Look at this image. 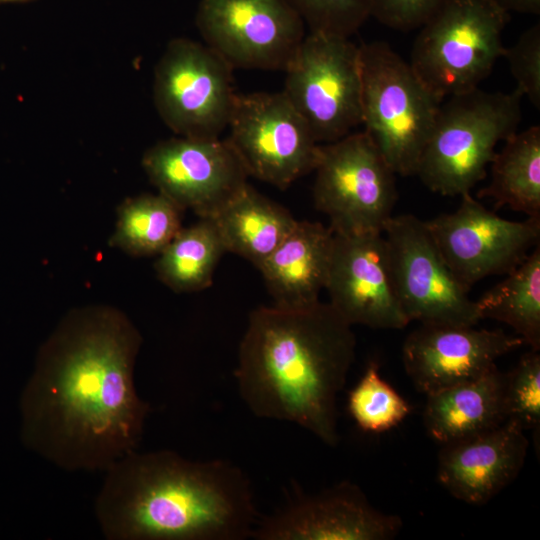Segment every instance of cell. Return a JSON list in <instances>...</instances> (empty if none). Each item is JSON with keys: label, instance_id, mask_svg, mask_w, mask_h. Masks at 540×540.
<instances>
[{"label": "cell", "instance_id": "obj_1", "mask_svg": "<svg viewBox=\"0 0 540 540\" xmlns=\"http://www.w3.org/2000/svg\"><path fill=\"white\" fill-rule=\"evenodd\" d=\"M142 336L116 307L68 311L43 342L24 398L29 445L66 471L105 472L138 450L150 405L135 388Z\"/></svg>", "mask_w": 540, "mask_h": 540}, {"label": "cell", "instance_id": "obj_2", "mask_svg": "<svg viewBox=\"0 0 540 540\" xmlns=\"http://www.w3.org/2000/svg\"><path fill=\"white\" fill-rule=\"evenodd\" d=\"M352 325L321 301L298 309L261 306L249 316L234 377L257 417L339 442L337 396L355 359Z\"/></svg>", "mask_w": 540, "mask_h": 540}, {"label": "cell", "instance_id": "obj_3", "mask_svg": "<svg viewBox=\"0 0 540 540\" xmlns=\"http://www.w3.org/2000/svg\"><path fill=\"white\" fill-rule=\"evenodd\" d=\"M95 516L109 540H243L260 517L239 466L171 450H135L108 468Z\"/></svg>", "mask_w": 540, "mask_h": 540}, {"label": "cell", "instance_id": "obj_4", "mask_svg": "<svg viewBox=\"0 0 540 540\" xmlns=\"http://www.w3.org/2000/svg\"><path fill=\"white\" fill-rule=\"evenodd\" d=\"M522 94L480 88L440 104L416 174L432 192L461 196L483 180L496 145L517 131Z\"/></svg>", "mask_w": 540, "mask_h": 540}, {"label": "cell", "instance_id": "obj_5", "mask_svg": "<svg viewBox=\"0 0 540 540\" xmlns=\"http://www.w3.org/2000/svg\"><path fill=\"white\" fill-rule=\"evenodd\" d=\"M509 18L488 0H447L420 27L409 64L440 102L477 89L503 57Z\"/></svg>", "mask_w": 540, "mask_h": 540}, {"label": "cell", "instance_id": "obj_6", "mask_svg": "<svg viewBox=\"0 0 540 540\" xmlns=\"http://www.w3.org/2000/svg\"><path fill=\"white\" fill-rule=\"evenodd\" d=\"M359 47L364 131L396 175H415L441 102L388 43Z\"/></svg>", "mask_w": 540, "mask_h": 540}, {"label": "cell", "instance_id": "obj_7", "mask_svg": "<svg viewBox=\"0 0 540 540\" xmlns=\"http://www.w3.org/2000/svg\"><path fill=\"white\" fill-rule=\"evenodd\" d=\"M313 200L335 234L382 233L397 201L396 173L367 132L320 144Z\"/></svg>", "mask_w": 540, "mask_h": 540}, {"label": "cell", "instance_id": "obj_8", "mask_svg": "<svg viewBox=\"0 0 540 540\" xmlns=\"http://www.w3.org/2000/svg\"><path fill=\"white\" fill-rule=\"evenodd\" d=\"M284 72L282 92L319 144L362 124L360 47L349 38L309 31Z\"/></svg>", "mask_w": 540, "mask_h": 540}, {"label": "cell", "instance_id": "obj_9", "mask_svg": "<svg viewBox=\"0 0 540 540\" xmlns=\"http://www.w3.org/2000/svg\"><path fill=\"white\" fill-rule=\"evenodd\" d=\"M233 68L205 43L174 38L154 69L153 100L176 135L220 138L236 97Z\"/></svg>", "mask_w": 540, "mask_h": 540}, {"label": "cell", "instance_id": "obj_10", "mask_svg": "<svg viewBox=\"0 0 540 540\" xmlns=\"http://www.w3.org/2000/svg\"><path fill=\"white\" fill-rule=\"evenodd\" d=\"M227 128L248 176L284 190L315 169L320 144L282 91L236 94Z\"/></svg>", "mask_w": 540, "mask_h": 540}, {"label": "cell", "instance_id": "obj_11", "mask_svg": "<svg viewBox=\"0 0 540 540\" xmlns=\"http://www.w3.org/2000/svg\"><path fill=\"white\" fill-rule=\"evenodd\" d=\"M382 233L396 294L410 322H479L476 302L446 264L425 221L412 214L392 216Z\"/></svg>", "mask_w": 540, "mask_h": 540}, {"label": "cell", "instance_id": "obj_12", "mask_svg": "<svg viewBox=\"0 0 540 540\" xmlns=\"http://www.w3.org/2000/svg\"><path fill=\"white\" fill-rule=\"evenodd\" d=\"M195 23L233 69L284 71L306 35L288 0H199Z\"/></svg>", "mask_w": 540, "mask_h": 540}, {"label": "cell", "instance_id": "obj_13", "mask_svg": "<svg viewBox=\"0 0 540 540\" xmlns=\"http://www.w3.org/2000/svg\"><path fill=\"white\" fill-rule=\"evenodd\" d=\"M425 223L446 264L469 291L485 277L512 271L540 238V218H501L470 193L461 195L456 211Z\"/></svg>", "mask_w": 540, "mask_h": 540}, {"label": "cell", "instance_id": "obj_14", "mask_svg": "<svg viewBox=\"0 0 540 540\" xmlns=\"http://www.w3.org/2000/svg\"><path fill=\"white\" fill-rule=\"evenodd\" d=\"M142 167L158 192L199 218L214 217L248 183L227 139L177 136L143 154Z\"/></svg>", "mask_w": 540, "mask_h": 540}, {"label": "cell", "instance_id": "obj_15", "mask_svg": "<svg viewBox=\"0 0 540 540\" xmlns=\"http://www.w3.org/2000/svg\"><path fill=\"white\" fill-rule=\"evenodd\" d=\"M402 520L376 509L363 490L345 480L317 493L299 487L270 515L260 516L251 534L257 540H390Z\"/></svg>", "mask_w": 540, "mask_h": 540}, {"label": "cell", "instance_id": "obj_16", "mask_svg": "<svg viewBox=\"0 0 540 540\" xmlns=\"http://www.w3.org/2000/svg\"><path fill=\"white\" fill-rule=\"evenodd\" d=\"M325 290L331 306L352 326L403 329L410 323L396 294L383 233H334Z\"/></svg>", "mask_w": 540, "mask_h": 540}, {"label": "cell", "instance_id": "obj_17", "mask_svg": "<svg viewBox=\"0 0 540 540\" xmlns=\"http://www.w3.org/2000/svg\"><path fill=\"white\" fill-rule=\"evenodd\" d=\"M522 344L502 330L421 324L406 337L402 362L417 390L429 395L482 376Z\"/></svg>", "mask_w": 540, "mask_h": 540}, {"label": "cell", "instance_id": "obj_18", "mask_svg": "<svg viewBox=\"0 0 540 540\" xmlns=\"http://www.w3.org/2000/svg\"><path fill=\"white\" fill-rule=\"evenodd\" d=\"M528 444L525 430L511 420L443 444L438 457V481L456 499L483 505L518 476Z\"/></svg>", "mask_w": 540, "mask_h": 540}, {"label": "cell", "instance_id": "obj_19", "mask_svg": "<svg viewBox=\"0 0 540 540\" xmlns=\"http://www.w3.org/2000/svg\"><path fill=\"white\" fill-rule=\"evenodd\" d=\"M334 232L320 222L296 221L271 255L258 267L274 306L298 309L315 304L325 289Z\"/></svg>", "mask_w": 540, "mask_h": 540}, {"label": "cell", "instance_id": "obj_20", "mask_svg": "<svg viewBox=\"0 0 540 540\" xmlns=\"http://www.w3.org/2000/svg\"><path fill=\"white\" fill-rule=\"evenodd\" d=\"M426 396L423 423L430 437L441 445L506 421L504 373L496 365L476 379Z\"/></svg>", "mask_w": 540, "mask_h": 540}, {"label": "cell", "instance_id": "obj_21", "mask_svg": "<svg viewBox=\"0 0 540 540\" xmlns=\"http://www.w3.org/2000/svg\"><path fill=\"white\" fill-rule=\"evenodd\" d=\"M226 252L257 268L271 255L296 223L291 213L247 184L214 217Z\"/></svg>", "mask_w": 540, "mask_h": 540}, {"label": "cell", "instance_id": "obj_22", "mask_svg": "<svg viewBox=\"0 0 540 540\" xmlns=\"http://www.w3.org/2000/svg\"><path fill=\"white\" fill-rule=\"evenodd\" d=\"M504 142L490 163V183L477 197L490 198L496 208L540 218V127L516 131Z\"/></svg>", "mask_w": 540, "mask_h": 540}, {"label": "cell", "instance_id": "obj_23", "mask_svg": "<svg viewBox=\"0 0 540 540\" xmlns=\"http://www.w3.org/2000/svg\"><path fill=\"white\" fill-rule=\"evenodd\" d=\"M506 277L476 300L481 319L512 327L523 342L540 350V247L539 244Z\"/></svg>", "mask_w": 540, "mask_h": 540}, {"label": "cell", "instance_id": "obj_24", "mask_svg": "<svg viewBox=\"0 0 540 540\" xmlns=\"http://www.w3.org/2000/svg\"><path fill=\"white\" fill-rule=\"evenodd\" d=\"M226 252L211 218H199L182 227L157 255L154 269L158 279L175 292H195L212 284L215 268Z\"/></svg>", "mask_w": 540, "mask_h": 540}, {"label": "cell", "instance_id": "obj_25", "mask_svg": "<svg viewBox=\"0 0 540 540\" xmlns=\"http://www.w3.org/2000/svg\"><path fill=\"white\" fill-rule=\"evenodd\" d=\"M183 212L159 192L129 197L117 208L108 243L134 257L159 255L182 228Z\"/></svg>", "mask_w": 540, "mask_h": 540}, {"label": "cell", "instance_id": "obj_26", "mask_svg": "<svg viewBox=\"0 0 540 540\" xmlns=\"http://www.w3.org/2000/svg\"><path fill=\"white\" fill-rule=\"evenodd\" d=\"M348 411L357 426L367 433H382L399 425L410 413L406 400L370 362L348 395Z\"/></svg>", "mask_w": 540, "mask_h": 540}, {"label": "cell", "instance_id": "obj_27", "mask_svg": "<svg viewBox=\"0 0 540 540\" xmlns=\"http://www.w3.org/2000/svg\"><path fill=\"white\" fill-rule=\"evenodd\" d=\"M506 420L523 430L539 431L540 426V354L531 349L523 354L509 372L504 373Z\"/></svg>", "mask_w": 540, "mask_h": 540}, {"label": "cell", "instance_id": "obj_28", "mask_svg": "<svg viewBox=\"0 0 540 540\" xmlns=\"http://www.w3.org/2000/svg\"><path fill=\"white\" fill-rule=\"evenodd\" d=\"M310 32L350 38L370 17L367 0H288Z\"/></svg>", "mask_w": 540, "mask_h": 540}, {"label": "cell", "instance_id": "obj_29", "mask_svg": "<svg viewBox=\"0 0 540 540\" xmlns=\"http://www.w3.org/2000/svg\"><path fill=\"white\" fill-rule=\"evenodd\" d=\"M503 57L517 83L516 89L540 108V24L525 30L513 46L505 47Z\"/></svg>", "mask_w": 540, "mask_h": 540}, {"label": "cell", "instance_id": "obj_30", "mask_svg": "<svg viewBox=\"0 0 540 540\" xmlns=\"http://www.w3.org/2000/svg\"><path fill=\"white\" fill-rule=\"evenodd\" d=\"M447 0H367L369 15L383 25L411 31L424 25Z\"/></svg>", "mask_w": 540, "mask_h": 540}, {"label": "cell", "instance_id": "obj_31", "mask_svg": "<svg viewBox=\"0 0 540 540\" xmlns=\"http://www.w3.org/2000/svg\"><path fill=\"white\" fill-rule=\"evenodd\" d=\"M501 8L502 10L510 13H525V14H539L540 13V0H488Z\"/></svg>", "mask_w": 540, "mask_h": 540}, {"label": "cell", "instance_id": "obj_32", "mask_svg": "<svg viewBox=\"0 0 540 540\" xmlns=\"http://www.w3.org/2000/svg\"><path fill=\"white\" fill-rule=\"evenodd\" d=\"M33 0H0V4H6V3H21V2H29Z\"/></svg>", "mask_w": 540, "mask_h": 540}]
</instances>
